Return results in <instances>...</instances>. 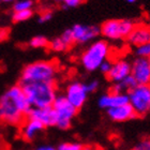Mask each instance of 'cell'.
Segmentation results:
<instances>
[{"instance_id":"6","label":"cell","mask_w":150,"mask_h":150,"mask_svg":"<svg viewBox=\"0 0 150 150\" xmlns=\"http://www.w3.org/2000/svg\"><path fill=\"white\" fill-rule=\"evenodd\" d=\"M129 104L138 117H144L150 112V84L137 85L128 92Z\"/></svg>"},{"instance_id":"11","label":"cell","mask_w":150,"mask_h":150,"mask_svg":"<svg viewBox=\"0 0 150 150\" xmlns=\"http://www.w3.org/2000/svg\"><path fill=\"white\" fill-rule=\"evenodd\" d=\"M28 118L35 119L37 121L41 122L45 128L56 125V114L52 106L45 107V108L32 107L28 114Z\"/></svg>"},{"instance_id":"22","label":"cell","mask_w":150,"mask_h":150,"mask_svg":"<svg viewBox=\"0 0 150 150\" xmlns=\"http://www.w3.org/2000/svg\"><path fill=\"white\" fill-rule=\"evenodd\" d=\"M57 150H85L84 147L78 143H62L58 146V148H56Z\"/></svg>"},{"instance_id":"15","label":"cell","mask_w":150,"mask_h":150,"mask_svg":"<svg viewBox=\"0 0 150 150\" xmlns=\"http://www.w3.org/2000/svg\"><path fill=\"white\" fill-rule=\"evenodd\" d=\"M106 112L108 117L112 119V121H116V122L128 121V120H131V119L137 117L136 114H135L134 110L132 108V106L129 103L125 104V105H121V106L114 107V108L107 110Z\"/></svg>"},{"instance_id":"4","label":"cell","mask_w":150,"mask_h":150,"mask_svg":"<svg viewBox=\"0 0 150 150\" xmlns=\"http://www.w3.org/2000/svg\"><path fill=\"white\" fill-rule=\"evenodd\" d=\"M110 46L105 41H97L85 50L81 57V66L89 72L100 69L101 64L107 60Z\"/></svg>"},{"instance_id":"28","label":"cell","mask_w":150,"mask_h":150,"mask_svg":"<svg viewBox=\"0 0 150 150\" xmlns=\"http://www.w3.org/2000/svg\"><path fill=\"white\" fill-rule=\"evenodd\" d=\"M63 2L67 6H70V8H74V6H79L83 0H63Z\"/></svg>"},{"instance_id":"31","label":"cell","mask_w":150,"mask_h":150,"mask_svg":"<svg viewBox=\"0 0 150 150\" xmlns=\"http://www.w3.org/2000/svg\"><path fill=\"white\" fill-rule=\"evenodd\" d=\"M136 0H127V2H130V3H133V2H135Z\"/></svg>"},{"instance_id":"30","label":"cell","mask_w":150,"mask_h":150,"mask_svg":"<svg viewBox=\"0 0 150 150\" xmlns=\"http://www.w3.org/2000/svg\"><path fill=\"white\" fill-rule=\"evenodd\" d=\"M35 150H57V149L54 148L53 146H41V147L37 148Z\"/></svg>"},{"instance_id":"29","label":"cell","mask_w":150,"mask_h":150,"mask_svg":"<svg viewBox=\"0 0 150 150\" xmlns=\"http://www.w3.org/2000/svg\"><path fill=\"white\" fill-rule=\"evenodd\" d=\"M52 18V13L50 12H45L43 14H41L40 18H39V22L40 23H45L47 21H50Z\"/></svg>"},{"instance_id":"27","label":"cell","mask_w":150,"mask_h":150,"mask_svg":"<svg viewBox=\"0 0 150 150\" xmlns=\"http://www.w3.org/2000/svg\"><path fill=\"white\" fill-rule=\"evenodd\" d=\"M112 63L110 62V61H108V60H105L102 64H101L100 67V70H101V72L103 73V74L107 75V73L110 71V68H112Z\"/></svg>"},{"instance_id":"8","label":"cell","mask_w":150,"mask_h":150,"mask_svg":"<svg viewBox=\"0 0 150 150\" xmlns=\"http://www.w3.org/2000/svg\"><path fill=\"white\" fill-rule=\"evenodd\" d=\"M87 96L88 92L86 90L85 84H81L78 81L71 83L67 87L66 93H64L67 100L69 101L70 104L74 106L77 110L84 106L85 102L87 100Z\"/></svg>"},{"instance_id":"5","label":"cell","mask_w":150,"mask_h":150,"mask_svg":"<svg viewBox=\"0 0 150 150\" xmlns=\"http://www.w3.org/2000/svg\"><path fill=\"white\" fill-rule=\"evenodd\" d=\"M52 107L56 114V127L61 130L69 129L77 114V110L70 104L64 94H57Z\"/></svg>"},{"instance_id":"10","label":"cell","mask_w":150,"mask_h":150,"mask_svg":"<svg viewBox=\"0 0 150 150\" xmlns=\"http://www.w3.org/2000/svg\"><path fill=\"white\" fill-rule=\"evenodd\" d=\"M129 75H131V63L127 60H118L112 64L110 71L107 73L106 77L115 84L123 81Z\"/></svg>"},{"instance_id":"32","label":"cell","mask_w":150,"mask_h":150,"mask_svg":"<svg viewBox=\"0 0 150 150\" xmlns=\"http://www.w3.org/2000/svg\"><path fill=\"white\" fill-rule=\"evenodd\" d=\"M3 1H6V2H9V1H13V0H3Z\"/></svg>"},{"instance_id":"1","label":"cell","mask_w":150,"mask_h":150,"mask_svg":"<svg viewBox=\"0 0 150 150\" xmlns=\"http://www.w3.org/2000/svg\"><path fill=\"white\" fill-rule=\"evenodd\" d=\"M31 108L22 87L13 86L0 97V121L10 125H23Z\"/></svg>"},{"instance_id":"24","label":"cell","mask_w":150,"mask_h":150,"mask_svg":"<svg viewBox=\"0 0 150 150\" xmlns=\"http://www.w3.org/2000/svg\"><path fill=\"white\" fill-rule=\"evenodd\" d=\"M32 6V2L30 0H24V1H19L15 4L14 6V10L15 12H18V11H25V10H30Z\"/></svg>"},{"instance_id":"26","label":"cell","mask_w":150,"mask_h":150,"mask_svg":"<svg viewBox=\"0 0 150 150\" xmlns=\"http://www.w3.org/2000/svg\"><path fill=\"white\" fill-rule=\"evenodd\" d=\"M86 86V90H87L88 93H90V92H93L96 91L99 88V81H92L90 83H88V84H85Z\"/></svg>"},{"instance_id":"7","label":"cell","mask_w":150,"mask_h":150,"mask_svg":"<svg viewBox=\"0 0 150 150\" xmlns=\"http://www.w3.org/2000/svg\"><path fill=\"white\" fill-rule=\"evenodd\" d=\"M134 23L128 19H112L107 21L101 27V33L106 37L107 39L112 40H118V39H123L128 38L129 35L134 29Z\"/></svg>"},{"instance_id":"17","label":"cell","mask_w":150,"mask_h":150,"mask_svg":"<svg viewBox=\"0 0 150 150\" xmlns=\"http://www.w3.org/2000/svg\"><path fill=\"white\" fill-rule=\"evenodd\" d=\"M137 86V83L135 81L132 75H129L120 83H115L110 89V92L112 93H128L129 91Z\"/></svg>"},{"instance_id":"18","label":"cell","mask_w":150,"mask_h":150,"mask_svg":"<svg viewBox=\"0 0 150 150\" xmlns=\"http://www.w3.org/2000/svg\"><path fill=\"white\" fill-rule=\"evenodd\" d=\"M48 46H50L53 50H55V52H64V50H67L68 48H69V46L61 40V38L54 39V40L50 43Z\"/></svg>"},{"instance_id":"33","label":"cell","mask_w":150,"mask_h":150,"mask_svg":"<svg viewBox=\"0 0 150 150\" xmlns=\"http://www.w3.org/2000/svg\"><path fill=\"white\" fill-rule=\"evenodd\" d=\"M149 62H150V59H149Z\"/></svg>"},{"instance_id":"9","label":"cell","mask_w":150,"mask_h":150,"mask_svg":"<svg viewBox=\"0 0 150 150\" xmlns=\"http://www.w3.org/2000/svg\"><path fill=\"white\" fill-rule=\"evenodd\" d=\"M131 75L137 85L150 84V62L149 59L136 58L131 63Z\"/></svg>"},{"instance_id":"25","label":"cell","mask_w":150,"mask_h":150,"mask_svg":"<svg viewBox=\"0 0 150 150\" xmlns=\"http://www.w3.org/2000/svg\"><path fill=\"white\" fill-rule=\"evenodd\" d=\"M132 150H150V138H144L139 141Z\"/></svg>"},{"instance_id":"21","label":"cell","mask_w":150,"mask_h":150,"mask_svg":"<svg viewBox=\"0 0 150 150\" xmlns=\"http://www.w3.org/2000/svg\"><path fill=\"white\" fill-rule=\"evenodd\" d=\"M30 45H31L32 47H35V48H40V47L48 46V45H50V42L47 41L46 38L38 35V37H35L30 41Z\"/></svg>"},{"instance_id":"23","label":"cell","mask_w":150,"mask_h":150,"mask_svg":"<svg viewBox=\"0 0 150 150\" xmlns=\"http://www.w3.org/2000/svg\"><path fill=\"white\" fill-rule=\"evenodd\" d=\"M61 40H62L68 46H71V45L75 42L74 37H73V33H72V30H71V29H68V30H66V31L63 32L62 35H61Z\"/></svg>"},{"instance_id":"12","label":"cell","mask_w":150,"mask_h":150,"mask_svg":"<svg viewBox=\"0 0 150 150\" xmlns=\"http://www.w3.org/2000/svg\"><path fill=\"white\" fill-rule=\"evenodd\" d=\"M71 30L74 37V41L78 43L88 42L101 33V28L98 26L75 25Z\"/></svg>"},{"instance_id":"14","label":"cell","mask_w":150,"mask_h":150,"mask_svg":"<svg viewBox=\"0 0 150 150\" xmlns=\"http://www.w3.org/2000/svg\"><path fill=\"white\" fill-rule=\"evenodd\" d=\"M129 43L134 46H141L143 44L150 43V26L147 25H135L134 29L127 38Z\"/></svg>"},{"instance_id":"13","label":"cell","mask_w":150,"mask_h":150,"mask_svg":"<svg viewBox=\"0 0 150 150\" xmlns=\"http://www.w3.org/2000/svg\"><path fill=\"white\" fill-rule=\"evenodd\" d=\"M128 103V93H112V92H108L106 94H103L98 101L99 106L106 110L114 108V107L121 106V105H125V104Z\"/></svg>"},{"instance_id":"19","label":"cell","mask_w":150,"mask_h":150,"mask_svg":"<svg viewBox=\"0 0 150 150\" xmlns=\"http://www.w3.org/2000/svg\"><path fill=\"white\" fill-rule=\"evenodd\" d=\"M135 54L137 55L138 58L150 59V43H146L141 45V46H137L135 50Z\"/></svg>"},{"instance_id":"20","label":"cell","mask_w":150,"mask_h":150,"mask_svg":"<svg viewBox=\"0 0 150 150\" xmlns=\"http://www.w3.org/2000/svg\"><path fill=\"white\" fill-rule=\"evenodd\" d=\"M32 16V11L31 10H25V11H18L15 12L13 15V21L14 22H24L27 21Z\"/></svg>"},{"instance_id":"3","label":"cell","mask_w":150,"mask_h":150,"mask_svg":"<svg viewBox=\"0 0 150 150\" xmlns=\"http://www.w3.org/2000/svg\"><path fill=\"white\" fill-rule=\"evenodd\" d=\"M57 64L52 61H37L24 68L19 84L48 83L56 84Z\"/></svg>"},{"instance_id":"16","label":"cell","mask_w":150,"mask_h":150,"mask_svg":"<svg viewBox=\"0 0 150 150\" xmlns=\"http://www.w3.org/2000/svg\"><path fill=\"white\" fill-rule=\"evenodd\" d=\"M45 128L41 122L37 121L35 119L27 118L25 122L22 125V136L25 138L26 141H32L40 132L43 131Z\"/></svg>"},{"instance_id":"2","label":"cell","mask_w":150,"mask_h":150,"mask_svg":"<svg viewBox=\"0 0 150 150\" xmlns=\"http://www.w3.org/2000/svg\"><path fill=\"white\" fill-rule=\"evenodd\" d=\"M31 107L45 108L53 105L57 97L56 84L48 83H29L19 84Z\"/></svg>"}]
</instances>
